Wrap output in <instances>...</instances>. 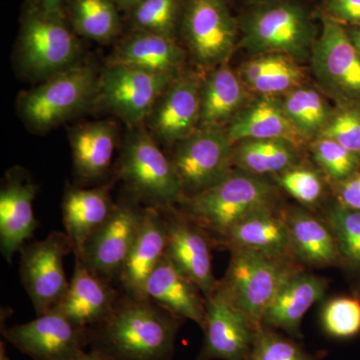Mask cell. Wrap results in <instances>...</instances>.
Segmentation results:
<instances>
[{"instance_id":"obj_1","label":"cell","mask_w":360,"mask_h":360,"mask_svg":"<svg viewBox=\"0 0 360 360\" xmlns=\"http://www.w3.org/2000/svg\"><path fill=\"white\" fill-rule=\"evenodd\" d=\"M184 319L150 300L123 295L110 316L90 328V345L115 360H172Z\"/></svg>"},{"instance_id":"obj_2","label":"cell","mask_w":360,"mask_h":360,"mask_svg":"<svg viewBox=\"0 0 360 360\" xmlns=\"http://www.w3.org/2000/svg\"><path fill=\"white\" fill-rule=\"evenodd\" d=\"M238 25L241 44L252 53L305 60L317 39L311 13L296 0H253Z\"/></svg>"},{"instance_id":"obj_3","label":"cell","mask_w":360,"mask_h":360,"mask_svg":"<svg viewBox=\"0 0 360 360\" xmlns=\"http://www.w3.org/2000/svg\"><path fill=\"white\" fill-rule=\"evenodd\" d=\"M231 252L217 290L258 328L281 286L304 267L295 257H271L248 248H232Z\"/></svg>"},{"instance_id":"obj_4","label":"cell","mask_w":360,"mask_h":360,"mask_svg":"<svg viewBox=\"0 0 360 360\" xmlns=\"http://www.w3.org/2000/svg\"><path fill=\"white\" fill-rule=\"evenodd\" d=\"M117 175L144 206L163 210L179 206L186 200L174 163L143 125L131 127L125 137Z\"/></svg>"},{"instance_id":"obj_5","label":"cell","mask_w":360,"mask_h":360,"mask_svg":"<svg viewBox=\"0 0 360 360\" xmlns=\"http://www.w3.org/2000/svg\"><path fill=\"white\" fill-rule=\"evenodd\" d=\"M271 205H276L274 186L264 177L238 169L214 186L186 198L179 210L210 236L219 238L251 212Z\"/></svg>"},{"instance_id":"obj_6","label":"cell","mask_w":360,"mask_h":360,"mask_svg":"<svg viewBox=\"0 0 360 360\" xmlns=\"http://www.w3.org/2000/svg\"><path fill=\"white\" fill-rule=\"evenodd\" d=\"M98 78L91 65L70 66L20 94L18 115L28 129L45 134L94 104Z\"/></svg>"},{"instance_id":"obj_7","label":"cell","mask_w":360,"mask_h":360,"mask_svg":"<svg viewBox=\"0 0 360 360\" xmlns=\"http://www.w3.org/2000/svg\"><path fill=\"white\" fill-rule=\"evenodd\" d=\"M80 44L65 13L28 4L21 18L16 63L22 75L41 80L78 63Z\"/></svg>"},{"instance_id":"obj_8","label":"cell","mask_w":360,"mask_h":360,"mask_svg":"<svg viewBox=\"0 0 360 360\" xmlns=\"http://www.w3.org/2000/svg\"><path fill=\"white\" fill-rule=\"evenodd\" d=\"M176 77L134 66L106 65L98 78L94 104L117 116L129 129L139 127Z\"/></svg>"},{"instance_id":"obj_9","label":"cell","mask_w":360,"mask_h":360,"mask_svg":"<svg viewBox=\"0 0 360 360\" xmlns=\"http://www.w3.org/2000/svg\"><path fill=\"white\" fill-rule=\"evenodd\" d=\"M20 251V274L37 316L51 311L70 288L63 260L75 251L66 232L52 231Z\"/></svg>"},{"instance_id":"obj_10","label":"cell","mask_w":360,"mask_h":360,"mask_svg":"<svg viewBox=\"0 0 360 360\" xmlns=\"http://www.w3.org/2000/svg\"><path fill=\"white\" fill-rule=\"evenodd\" d=\"M238 30L226 0H186L180 30L198 65H224L236 46Z\"/></svg>"},{"instance_id":"obj_11","label":"cell","mask_w":360,"mask_h":360,"mask_svg":"<svg viewBox=\"0 0 360 360\" xmlns=\"http://www.w3.org/2000/svg\"><path fill=\"white\" fill-rule=\"evenodd\" d=\"M233 143L221 129H198L175 144L170 160L186 198L224 180L233 167Z\"/></svg>"},{"instance_id":"obj_12","label":"cell","mask_w":360,"mask_h":360,"mask_svg":"<svg viewBox=\"0 0 360 360\" xmlns=\"http://www.w3.org/2000/svg\"><path fill=\"white\" fill-rule=\"evenodd\" d=\"M130 194V193H129ZM146 206L130 194L116 202L105 224L90 236L79 257L94 274L105 281H120L123 266L134 245Z\"/></svg>"},{"instance_id":"obj_13","label":"cell","mask_w":360,"mask_h":360,"mask_svg":"<svg viewBox=\"0 0 360 360\" xmlns=\"http://www.w3.org/2000/svg\"><path fill=\"white\" fill-rule=\"evenodd\" d=\"M312 49L314 75L326 92L342 103H360V54L340 22L323 16Z\"/></svg>"},{"instance_id":"obj_14","label":"cell","mask_w":360,"mask_h":360,"mask_svg":"<svg viewBox=\"0 0 360 360\" xmlns=\"http://www.w3.org/2000/svg\"><path fill=\"white\" fill-rule=\"evenodd\" d=\"M4 338L33 360H68L85 352L90 330L56 310L2 329Z\"/></svg>"},{"instance_id":"obj_15","label":"cell","mask_w":360,"mask_h":360,"mask_svg":"<svg viewBox=\"0 0 360 360\" xmlns=\"http://www.w3.org/2000/svg\"><path fill=\"white\" fill-rule=\"evenodd\" d=\"M160 212L167 226V257L200 288L205 297L212 295L219 281L213 274L212 236L177 210V206Z\"/></svg>"},{"instance_id":"obj_16","label":"cell","mask_w":360,"mask_h":360,"mask_svg":"<svg viewBox=\"0 0 360 360\" xmlns=\"http://www.w3.org/2000/svg\"><path fill=\"white\" fill-rule=\"evenodd\" d=\"M205 341L198 360H245L257 328L219 291L205 297Z\"/></svg>"},{"instance_id":"obj_17","label":"cell","mask_w":360,"mask_h":360,"mask_svg":"<svg viewBox=\"0 0 360 360\" xmlns=\"http://www.w3.org/2000/svg\"><path fill=\"white\" fill-rule=\"evenodd\" d=\"M200 85L191 75L177 77L161 94L144 122L156 141L172 146L200 129Z\"/></svg>"},{"instance_id":"obj_18","label":"cell","mask_w":360,"mask_h":360,"mask_svg":"<svg viewBox=\"0 0 360 360\" xmlns=\"http://www.w3.org/2000/svg\"><path fill=\"white\" fill-rule=\"evenodd\" d=\"M37 186L22 167L6 172L0 191V248L8 264L39 227L33 212Z\"/></svg>"},{"instance_id":"obj_19","label":"cell","mask_w":360,"mask_h":360,"mask_svg":"<svg viewBox=\"0 0 360 360\" xmlns=\"http://www.w3.org/2000/svg\"><path fill=\"white\" fill-rule=\"evenodd\" d=\"M111 283L94 274L79 257H75L70 288L52 310L65 315L80 328H94L110 316L120 297Z\"/></svg>"},{"instance_id":"obj_20","label":"cell","mask_w":360,"mask_h":360,"mask_svg":"<svg viewBox=\"0 0 360 360\" xmlns=\"http://www.w3.org/2000/svg\"><path fill=\"white\" fill-rule=\"evenodd\" d=\"M167 233L160 210L146 206L143 221L127 258L120 283L124 295L148 300L146 288L149 277L167 255Z\"/></svg>"},{"instance_id":"obj_21","label":"cell","mask_w":360,"mask_h":360,"mask_svg":"<svg viewBox=\"0 0 360 360\" xmlns=\"http://www.w3.org/2000/svg\"><path fill=\"white\" fill-rule=\"evenodd\" d=\"M212 243L229 250L248 248L271 257H295L284 210H277L276 205L251 212Z\"/></svg>"},{"instance_id":"obj_22","label":"cell","mask_w":360,"mask_h":360,"mask_svg":"<svg viewBox=\"0 0 360 360\" xmlns=\"http://www.w3.org/2000/svg\"><path fill=\"white\" fill-rule=\"evenodd\" d=\"M328 286L324 277L300 270L281 286L265 310L262 326L283 331L292 338H302L303 317L323 297Z\"/></svg>"},{"instance_id":"obj_23","label":"cell","mask_w":360,"mask_h":360,"mask_svg":"<svg viewBox=\"0 0 360 360\" xmlns=\"http://www.w3.org/2000/svg\"><path fill=\"white\" fill-rule=\"evenodd\" d=\"M115 205L108 186L84 188L66 186L61 210L65 232L75 248V255L82 253L90 236L110 219Z\"/></svg>"},{"instance_id":"obj_24","label":"cell","mask_w":360,"mask_h":360,"mask_svg":"<svg viewBox=\"0 0 360 360\" xmlns=\"http://www.w3.org/2000/svg\"><path fill=\"white\" fill-rule=\"evenodd\" d=\"M146 296L181 319H189L201 328L205 324V297L200 288L165 255L149 277Z\"/></svg>"},{"instance_id":"obj_25","label":"cell","mask_w":360,"mask_h":360,"mask_svg":"<svg viewBox=\"0 0 360 360\" xmlns=\"http://www.w3.org/2000/svg\"><path fill=\"white\" fill-rule=\"evenodd\" d=\"M117 127L110 120L77 125L70 131L73 167L80 181H101L110 174Z\"/></svg>"},{"instance_id":"obj_26","label":"cell","mask_w":360,"mask_h":360,"mask_svg":"<svg viewBox=\"0 0 360 360\" xmlns=\"http://www.w3.org/2000/svg\"><path fill=\"white\" fill-rule=\"evenodd\" d=\"M186 52L175 39L134 30L111 52L106 65H129L179 77Z\"/></svg>"},{"instance_id":"obj_27","label":"cell","mask_w":360,"mask_h":360,"mask_svg":"<svg viewBox=\"0 0 360 360\" xmlns=\"http://www.w3.org/2000/svg\"><path fill=\"white\" fill-rule=\"evenodd\" d=\"M291 250L304 266L323 269L341 264L335 236L324 220L300 207L284 210Z\"/></svg>"},{"instance_id":"obj_28","label":"cell","mask_w":360,"mask_h":360,"mask_svg":"<svg viewBox=\"0 0 360 360\" xmlns=\"http://www.w3.org/2000/svg\"><path fill=\"white\" fill-rule=\"evenodd\" d=\"M245 84L229 66L214 68L200 85V129H221L232 122L245 101Z\"/></svg>"},{"instance_id":"obj_29","label":"cell","mask_w":360,"mask_h":360,"mask_svg":"<svg viewBox=\"0 0 360 360\" xmlns=\"http://www.w3.org/2000/svg\"><path fill=\"white\" fill-rule=\"evenodd\" d=\"M225 134L233 144L246 139H285L296 146L303 141L288 120L283 104L269 96L239 112Z\"/></svg>"},{"instance_id":"obj_30","label":"cell","mask_w":360,"mask_h":360,"mask_svg":"<svg viewBox=\"0 0 360 360\" xmlns=\"http://www.w3.org/2000/svg\"><path fill=\"white\" fill-rule=\"evenodd\" d=\"M233 167L248 174L276 175L298 165L297 146L285 139H246L233 146Z\"/></svg>"},{"instance_id":"obj_31","label":"cell","mask_w":360,"mask_h":360,"mask_svg":"<svg viewBox=\"0 0 360 360\" xmlns=\"http://www.w3.org/2000/svg\"><path fill=\"white\" fill-rule=\"evenodd\" d=\"M68 14L77 34L99 44L115 39L122 28L115 0H70Z\"/></svg>"},{"instance_id":"obj_32","label":"cell","mask_w":360,"mask_h":360,"mask_svg":"<svg viewBox=\"0 0 360 360\" xmlns=\"http://www.w3.org/2000/svg\"><path fill=\"white\" fill-rule=\"evenodd\" d=\"M281 104L302 141L317 139L333 117L326 99L309 87L300 86L288 92Z\"/></svg>"},{"instance_id":"obj_33","label":"cell","mask_w":360,"mask_h":360,"mask_svg":"<svg viewBox=\"0 0 360 360\" xmlns=\"http://www.w3.org/2000/svg\"><path fill=\"white\" fill-rule=\"evenodd\" d=\"M186 0H139L129 11L134 30L175 39L181 27Z\"/></svg>"},{"instance_id":"obj_34","label":"cell","mask_w":360,"mask_h":360,"mask_svg":"<svg viewBox=\"0 0 360 360\" xmlns=\"http://www.w3.org/2000/svg\"><path fill=\"white\" fill-rule=\"evenodd\" d=\"M322 219L335 236L341 264L360 269V212L335 202L326 210Z\"/></svg>"},{"instance_id":"obj_35","label":"cell","mask_w":360,"mask_h":360,"mask_svg":"<svg viewBox=\"0 0 360 360\" xmlns=\"http://www.w3.org/2000/svg\"><path fill=\"white\" fill-rule=\"evenodd\" d=\"M245 360H319L300 345L278 330L258 326L252 345Z\"/></svg>"},{"instance_id":"obj_36","label":"cell","mask_w":360,"mask_h":360,"mask_svg":"<svg viewBox=\"0 0 360 360\" xmlns=\"http://www.w3.org/2000/svg\"><path fill=\"white\" fill-rule=\"evenodd\" d=\"M324 333L336 340H349L360 333V298L338 296L331 298L321 310Z\"/></svg>"},{"instance_id":"obj_37","label":"cell","mask_w":360,"mask_h":360,"mask_svg":"<svg viewBox=\"0 0 360 360\" xmlns=\"http://www.w3.org/2000/svg\"><path fill=\"white\" fill-rule=\"evenodd\" d=\"M315 162L333 184L343 181L360 169V155L326 137H317L312 144Z\"/></svg>"},{"instance_id":"obj_38","label":"cell","mask_w":360,"mask_h":360,"mask_svg":"<svg viewBox=\"0 0 360 360\" xmlns=\"http://www.w3.org/2000/svg\"><path fill=\"white\" fill-rule=\"evenodd\" d=\"M274 177L281 188L307 207H315L323 198V180L314 168L296 165Z\"/></svg>"},{"instance_id":"obj_39","label":"cell","mask_w":360,"mask_h":360,"mask_svg":"<svg viewBox=\"0 0 360 360\" xmlns=\"http://www.w3.org/2000/svg\"><path fill=\"white\" fill-rule=\"evenodd\" d=\"M304 79L302 70L295 59L288 58L276 70L259 78L250 85V89L262 96L271 97L277 94H288L297 89Z\"/></svg>"},{"instance_id":"obj_40","label":"cell","mask_w":360,"mask_h":360,"mask_svg":"<svg viewBox=\"0 0 360 360\" xmlns=\"http://www.w3.org/2000/svg\"><path fill=\"white\" fill-rule=\"evenodd\" d=\"M319 137L333 139L341 146L360 155V115L345 110L331 117Z\"/></svg>"},{"instance_id":"obj_41","label":"cell","mask_w":360,"mask_h":360,"mask_svg":"<svg viewBox=\"0 0 360 360\" xmlns=\"http://www.w3.org/2000/svg\"><path fill=\"white\" fill-rule=\"evenodd\" d=\"M336 202L360 212V169L343 181L335 184Z\"/></svg>"},{"instance_id":"obj_42","label":"cell","mask_w":360,"mask_h":360,"mask_svg":"<svg viewBox=\"0 0 360 360\" xmlns=\"http://www.w3.org/2000/svg\"><path fill=\"white\" fill-rule=\"evenodd\" d=\"M329 18L360 26V0H324Z\"/></svg>"},{"instance_id":"obj_43","label":"cell","mask_w":360,"mask_h":360,"mask_svg":"<svg viewBox=\"0 0 360 360\" xmlns=\"http://www.w3.org/2000/svg\"><path fill=\"white\" fill-rule=\"evenodd\" d=\"M65 4V0H34L32 4H37L44 11H52V13H63Z\"/></svg>"},{"instance_id":"obj_44","label":"cell","mask_w":360,"mask_h":360,"mask_svg":"<svg viewBox=\"0 0 360 360\" xmlns=\"http://www.w3.org/2000/svg\"><path fill=\"white\" fill-rule=\"evenodd\" d=\"M68 360H115L113 357L110 355L104 354L101 350L96 349V348H91L90 352H84L82 354L77 355V356L72 357V359Z\"/></svg>"},{"instance_id":"obj_45","label":"cell","mask_w":360,"mask_h":360,"mask_svg":"<svg viewBox=\"0 0 360 360\" xmlns=\"http://www.w3.org/2000/svg\"><path fill=\"white\" fill-rule=\"evenodd\" d=\"M347 33L349 35V39L354 44L355 49L360 54V26H355V27L348 28Z\"/></svg>"},{"instance_id":"obj_46","label":"cell","mask_w":360,"mask_h":360,"mask_svg":"<svg viewBox=\"0 0 360 360\" xmlns=\"http://www.w3.org/2000/svg\"><path fill=\"white\" fill-rule=\"evenodd\" d=\"M115 4H117L120 8L125 9L129 11L139 1V0H115Z\"/></svg>"},{"instance_id":"obj_47","label":"cell","mask_w":360,"mask_h":360,"mask_svg":"<svg viewBox=\"0 0 360 360\" xmlns=\"http://www.w3.org/2000/svg\"><path fill=\"white\" fill-rule=\"evenodd\" d=\"M0 360H9L8 357H7L6 347H4V343H0Z\"/></svg>"},{"instance_id":"obj_48","label":"cell","mask_w":360,"mask_h":360,"mask_svg":"<svg viewBox=\"0 0 360 360\" xmlns=\"http://www.w3.org/2000/svg\"><path fill=\"white\" fill-rule=\"evenodd\" d=\"M33 1H34V0H27V2L28 4H33Z\"/></svg>"},{"instance_id":"obj_49","label":"cell","mask_w":360,"mask_h":360,"mask_svg":"<svg viewBox=\"0 0 360 360\" xmlns=\"http://www.w3.org/2000/svg\"><path fill=\"white\" fill-rule=\"evenodd\" d=\"M250 1H253V0H250Z\"/></svg>"}]
</instances>
